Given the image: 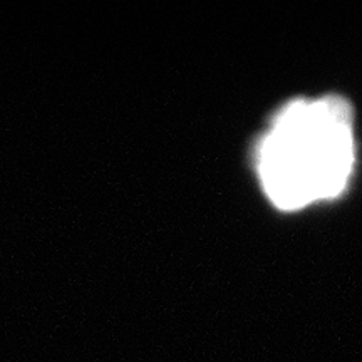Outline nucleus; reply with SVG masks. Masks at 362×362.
<instances>
[{
    "label": "nucleus",
    "mask_w": 362,
    "mask_h": 362,
    "mask_svg": "<svg viewBox=\"0 0 362 362\" xmlns=\"http://www.w3.org/2000/svg\"><path fill=\"white\" fill-rule=\"evenodd\" d=\"M356 160L352 110L346 99H298L284 107L257 155L262 187L280 210L336 198Z\"/></svg>",
    "instance_id": "nucleus-1"
}]
</instances>
